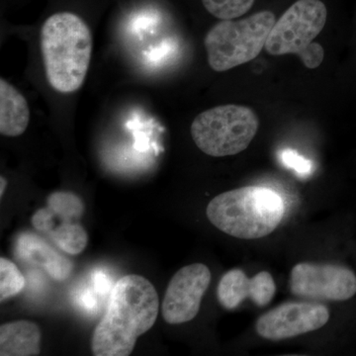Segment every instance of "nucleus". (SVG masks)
I'll return each mask as SVG.
<instances>
[{"label":"nucleus","mask_w":356,"mask_h":356,"mask_svg":"<svg viewBox=\"0 0 356 356\" xmlns=\"http://www.w3.org/2000/svg\"><path fill=\"white\" fill-rule=\"evenodd\" d=\"M41 51L51 88L72 93L81 88L92 53V37L86 23L70 13L54 14L41 30Z\"/></svg>","instance_id":"2"},{"label":"nucleus","mask_w":356,"mask_h":356,"mask_svg":"<svg viewBox=\"0 0 356 356\" xmlns=\"http://www.w3.org/2000/svg\"><path fill=\"white\" fill-rule=\"evenodd\" d=\"M327 9L321 0H297L276 21L267 38L271 56L301 55L324 29Z\"/></svg>","instance_id":"6"},{"label":"nucleus","mask_w":356,"mask_h":356,"mask_svg":"<svg viewBox=\"0 0 356 356\" xmlns=\"http://www.w3.org/2000/svg\"><path fill=\"white\" fill-rule=\"evenodd\" d=\"M41 330L35 323L17 321L0 327V355H39Z\"/></svg>","instance_id":"13"},{"label":"nucleus","mask_w":356,"mask_h":356,"mask_svg":"<svg viewBox=\"0 0 356 356\" xmlns=\"http://www.w3.org/2000/svg\"><path fill=\"white\" fill-rule=\"evenodd\" d=\"M48 235L60 250L72 255L83 252L88 243L86 229L74 222H60Z\"/></svg>","instance_id":"14"},{"label":"nucleus","mask_w":356,"mask_h":356,"mask_svg":"<svg viewBox=\"0 0 356 356\" xmlns=\"http://www.w3.org/2000/svg\"><path fill=\"white\" fill-rule=\"evenodd\" d=\"M281 159H282L284 165H286L288 168H291L293 170H296L297 172L306 175V173L310 172V163L306 161L305 159L300 156L299 154H295L294 152H283L282 154H281Z\"/></svg>","instance_id":"19"},{"label":"nucleus","mask_w":356,"mask_h":356,"mask_svg":"<svg viewBox=\"0 0 356 356\" xmlns=\"http://www.w3.org/2000/svg\"><path fill=\"white\" fill-rule=\"evenodd\" d=\"M0 181H1V186H0V196H3L4 191L6 188V180L4 179L3 177L0 178Z\"/></svg>","instance_id":"20"},{"label":"nucleus","mask_w":356,"mask_h":356,"mask_svg":"<svg viewBox=\"0 0 356 356\" xmlns=\"http://www.w3.org/2000/svg\"><path fill=\"white\" fill-rule=\"evenodd\" d=\"M259 120L250 107L227 104L202 112L191 124V137L204 154L214 158L235 156L248 149Z\"/></svg>","instance_id":"5"},{"label":"nucleus","mask_w":356,"mask_h":356,"mask_svg":"<svg viewBox=\"0 0 356 356\" xmlns=\"http://www.w3.org/2000/svg\"><path fill=\"white\" fill-rule=\"evenodd\" d=\"M30 110L24 96L6 79H0V133L6 137L22 135L29 125Z\"/></svg>","instance_id":"12"},{"label":"nucleus","mask_w":356,"mask_h":356,"mask_svg":"<svg viewBox=\"0 0 356 356\" xmlns=\"http://www.w3.org/2000/svg\"><path fill=\"white\" fill-rule=\"evenodd\" d=\"M210 282L211 271L205 264H189L179 269L170 281L163 298L165 322L179 325L193 320Z\"/></svg>","instance_id":"9"},{"label":"nucleus","mask_w":356,"mask_h":356,"mask_svg":"<svg viewBox=\"0 0 356 356\" xmlns=\"http://www.w3.org/2000/svg\"><path fill=\"white\" fill-rule=\"evenodd\" d=\"M275 293V281L268 271H261L248 278L247 273L238 268L225 273L217 289L218 301L226 310L238 308L247 299L257 306L266 307L273 301Z\"/></svg>","instance_id":"10"},{"label":"nucleus","mask_w":356,"mask_h":356,"mask_svg":"<svg viewBox=\"0 0 356 356\" xmlns=\"http://www.w3.org/2000/svg\"><path fill=\"white\" fill-rule=\"evenodd\" d=\"M324 56L323 47L320 44L314 43L313 42L301 55H299V58H301L306 67L313 70L317 69L318 67L322 65Z\"/></svg>","instance_id":"18"},{"label":"nucleus","mask_w":356,"mask_h":356,"mask_svg":"<svg viewBox=\"0 0 356 356\" xmlns=\"http://www.w3.org/2000/svg\"><path fill=\"white\" fill-rule=\"evenodd\" d=\"M25 287V278L13 261L0 259V300L11 298L22 291Z\"/></svg>","instance_id":"16"},{"label":"nucleus","mask_w":356,"mask_h":356,"mask_svg":"<svg viewBox=\"0 0 356 356\" xmlns=\"http://www.w3.org/2000/svg\"><path fill=\"white\" fill-rule=\"evenodd\" d=\"M275 16L264 10L242 20H222L204 39L208 63L215 72H226L254 60L266 48Z\"/></svg>","instance_id":"4"},{"label":"nucleus","mask_w":356,"mask_h":356,"mask_svg":"<svg viewBox=\"0 0 356 356\" xmlns=\"http://www.w3.org/2000/svg\"><path fill=\"white\" fill-rule=\"evenodd\" d=\"M159 310L154 285L137 274L115 283L106 312L93 332L91 348L96 356H128L138 337L156 323Z\"/></svg>","instance_id":"1"},{"label":"nucleus","mask_w":356,"mask_h":356,"mask_svg":"<svg viewBox=\"0 0 356 356\" xmlns=\"http://www.w3.org/2000/svg\"><path fill=\"white\" fill-rule=\"evenodd\" d=\"M285 207L276 192L262 186H245L219 194L206 214L216 228L241 240L270 235L282 221Z\"/></svg>","instance_id":"3"},{"label":"nucleus","mask_w":356,"mask_h":356,"mask_svg":"<svg viewBox=\"0 0 356 356\" xmlns=\"http://www.w3.org/2000/svg\"><path fill=\"white\" fill-rule=\"evenodd\" d=\"M290 290L304 299L348 301L356 294V275L337 264L299 262L290 273Z\"/></svg>","instance_id":"7"},{"label":"nucleus","mask_w":356,"mask_h":356,"mask_svg":"<svg viewBox=\"0 0 356 356\" xmlns=\"http://www.w3.org/2000/svg\"><path fill=\"white\" fill-rule=\"evenodd\" d=\"M16 254L19 259L43 268L53 280L65 281L72 271V264L44 241L32 233H23L16 241Z\"/></svg>","instance_id":"11"},{"label":"nucleus","mask_w":356,"mask_h":356,"mask_svg":"<svg viewBox=\"0 0 356 356\" xmlns=\"http://www.w3.org/2000/svg\"><path fill=\"white\" fill-rule=\"evenodd\" d=\"M47 204L51 214L62 222H74L83 215V200L72 192H54L47 199Z\"/></svg>","instance_id":"15"},{"label":"nucleus","mask_w":356,"mask_h":356,"mask_svg":"<svg viewBox=\"0 0 356 356\" xmlns=\"http://www.w3.org/2000/svg\"><path fill=\"white\" fill-rule=\"evenodd\" d=\"M210 14L221 20H232L248 13L254 0H202Z\"/></svg>","instance_id":"17"},{"label":"nucleus","mask_w":356,"mask_h":356,"mask_svg":"<svg viewBox=\"0 0 356 356\" xmlns=\"http://www.w3.org/2000/svg\"><path fill=\"white\" fill-rule=\"evenodd\" d=\"M330 311L315 302H287L259 318L255 331L262 339L280 341L322 329Z\"/></svg>","instance_id":"8"}]
</instances>
